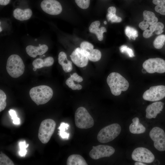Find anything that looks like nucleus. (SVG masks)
Returning a JSON list of instances; mask_svg holds the SVG:
<instances>
[{"mask_svg":"<svg viewBox=\"0 0 165 165\" xmlns=\"http://www.w3.org/2000/svg\"><path fill=\"white\" fill-rule=\"evenodd\" d=\"M156 24L151 25L149 28V30L146 29L144 30L143 35L145 38H148L152 35L153 33L155 32L156 29Z\"/></svg>","mask_w":165,"mask_h":165,"instance_id":"nucleus-32","label":"nucleus"},{"mask_svg":"<svg viewBox=\"0 0 165 165\" xmlns=\"http://www.w3.org/2000/svg\"><path fill=\"white\" fill-rule=\"evenodd\" d=\"M2 31V30L1 29V27H0V32H1Z\"/></svg>","mask_w":165,"mask_h":165,"instance_id":"nucleus-44","label":"nucleus"},{"mask_svg":"<svg viewBox=\"0 0 165 165\" xmlns=\"http://www.w3.org/2000/svg\"><path fill=\"white\" fill-rule=\"evenodd\" d=\"M165 97V86L162 85L151 87L143 95L144 100L151 101L160 100Z\"/></svg>","mask_w":165,"mask_h":165,"instance_id":"nucleus-9","label":"nucleus"},{"mask_svg":"<svg viewBox=\"0 0 165 165\" xmlns=\"http://www.w3.org/2000/svg\"><path fill=\"white\" fill-rule=\"evenodd\" d=\"M156 28L155 33L156 35H159L162 33L163 31V29L164 28L163 24L161 22H157L156 24Z\"/></svg>","mask_w":165,"mask_h":165,"instance_id":"nucleus-37","label":"nucleus"},{"mask_svg":"<svg viewBox=\"0 0 165 165\" xmlns=\"http://www.w3.org/2000/svg\"><path fill=\"white\" fill-rule=\"evenodd\" d=\"M73 63L77 66L82 68L86 66L88 59L84 51L81 48H76L70 55Z\"/></svg>","mask_w":165,"mask_h":165,"instance_id":"nucleus-13","label":"nucleus"},{"mask_svg":"<svg viewBox=\"0 0 165 165\" xmlns=\"http://www.w3.org/2000/svg\"><path fill=\"white\" fill-rule=\"evenodd\" d=\"M67 165H87L85 159L81 156L73 154L70 156L67 160Z\"/></svg>","mask_w":165,"mask_h":165,"instance_id":"nucleus-23","label":"nucleus"},{"mask_svg":"<svg viewBox=\"0 0 165 165\" xmlns=\"http://www.w3.org/2000/svg\"><path fill=\"white\" fill-rule=\"evenodd\" d=\"M131 157L134 161L145 163H151L155 159L153 154L149 150L144 147H140L135 149Z\"/></svg>","mask_w":165,"mask_h":165,"instance_id":"nucleus-10","label":"nucleus"},{"mask_svg":"<svg viewBox=\"0 0 165 165\" xmlns=\"http://www.w3.org/2000/svg\"><path fill=\"white\" fill-rule=\"evenodd\" d=\"M144 20L139 24L140 28L142 30H145L149 26L156 23L158 21V18L156 16L153 12L145 10L143 12Z\"/></svg>","mask_w":165,"mask_h":165,"instance_id":"nucleus-15","label":"nucleus"},{"mask_svg":"<svg viewBox=\"0 0 165 165\" xmlns=\"http://www.w3.org/2000/svg\"><path fill=\"white\" fill-rule=\"evenodd\" d=\"M6 69L11 77L17 78L24 73L25 65L19 55L13 54L8 59Z\"/></svg>","mask_w":165,"mask_h":165,"instance_id":"nucleus-3","label":"nucleus"},{"mask_svg":"<svg viewBox=\"0 0 165 165\" xmlns=\"http://www.w3.org/2000/svg\"><path fill=\"white\" fill-rule=\"evenodd\" d=\"M133 123L129 127L130 132L133 134H139L143 133L146 130L145 128L140 123L138 117H135L132 120Z\"/></svg>","mask_w":165,"mask_h":165,"instance_id":"nucleus-21","label":"nucleus"},{"mask_svg":"<svg viewBox=\"0 0 165 165\" xmlns=\"http://www.w3.org/2000/svg\"><path fill=\"white\" fill-rule=\"evenodd\" d=\"M37 69V68L34 67L33 68V70L34 71H35Z\"/></svg>","mask_w":165,"mask_h":165,"instance_id":"nucleus-42","label":"nucleus"},{"mask_svg":"<svg viewBox=\"0 0 165 165\" xmlns=\"http://www.w3.org/2000/svg\"><path fill=\"white\" fill-rule=\"evenodd\" d=\"M53 58L49 57L44 59L38 58L34 60L32 62L33 67L37 69L40 68L45 67H50L54 63Z\"/></svg>","mask_w":165,"mask_h":165,"instance_id":"nucleus-22","label":"nucleus"},{"mask_svg":"<svg viewBox=\"0 0 165 165\" xmlns=\"http://www.w3.org/2000/svg\"><path fill=\"white\" fill-rule=\"evenodd\" d=\"M115 152V149L112 147L105 145H99L93 146L92 149L90 152V156L94 160L109 157Z\"/></svg>","mask_w":165,"mask_h":165,"instance_id":"nucleus-11","label":"nucleus"},{"mask_svg":"<svg viewBox=\"0 0 165 165\" xmlns=\"http://www.w3.org/2000/svg\"><path fill=\"white\" fill-rule=\"evenodd\" d=\"M80 48L84 51L90 61L93 62L99 61L101 57V53L98 50L94 49L93 45L90 43L83 41L80 45Z\"/></svg>","mask_w":165,"mask_h":165,"instance_id":"nucleus-14","label":"nucleus"},{"mask_svg":"<svg viewBox=\"0 0 165 165\" xmlns=\"http://www.w3.org/2000/svg\"><path fill=\"white\" fill-rule=\"evenodd\" d=\"M56 126L55 121L51 119H46L42 122L38 130V137L42 143L46 144L49 141Z\"/></svg>","mask_w":165,"mask_h":165,"instance_id":"nucleus-6","label":"nucleus"},{"mask_svg":"<svg viewBox=\"0 0 165 165\" xmlns=\"http://www.w3.org/2000/svg\"><path fill=\"white\" fill-rule=\"evenodd\" d=\"M53 92L52 88L46 85H40L32 88L29 95L32 100L37 105L44 104L52 98Z\"/></svg>","mask_w":165,"mask_h":165,"instance_id":"nucleus-2","label":"nucleus"},{"mask_svg":"<svg viewBox=\"0 0 165 165\" xmlns=\"http://www.w3.org/2000/svg\"><path fill=\"white\" fill-rule=\"evenodd\" d=\"M10 0H0V4L1 5L5 6L9 4Z\"/></svg>","mask_w":165,"mask_h":165,"instance_id":"nucleus-40","label":"nucleus"},{"mask_svg":"<svg viewBox=\"0 0 165 165\" xmlns=\"http://www.w3.org/2000/svg\"><path fill=\"white\" fill-rule=\"evenodd\" d=\"M9 112L11 117L12 119L13 120V123L15 124H19L20 123V119L17 117L15 111L10 109L9 111Z\"/></svg>","mask_w":165,"mask_h":165,"instance_id":"nucleus-36","label":"nucleus"},{"mask_svg":"<svg viewBox=\"0 0 165 165\" xmlns=\"http://www.w3.org/2000/svg\"><path fill=\"white\" fill-rule=\"evenodd\" d=\"M36 40H37V39H36L35 40L36 41H37Z\"/></svg>","mask_w":165,"mask_h":165,"instance_id":"nucleus-46","label":"nucleus"},{"mask_svg":"<svg viewBox=\"0 0 165 165\" xmlns=\"http://www.w3.org/2000/svg\"><path fill=\"white\" fill-rule=\"evenodd\" d=\"M32 15V11L30 9H21L17 8L13 12L14 17L20 21L27 20L29 19Z\"/></svg>","mask_w":165,"mask_h":165,"instance_id":"nucleus-20","label":"nucleus"},{"mask_svg":"<svg viewBox=\"0 0 165 165\" xmlns=\"http://www.w3.org/2000/svg\"><path fill=\"white\" fill-rule=\"evenodd\" d=\"M66 84L72 90H80L82 88V86L79 84H75L74 81L70 77L67 79L65 82Z\"/></svg>","mask_w":165,"mask_h":165,"instance_id":"nucleus-29","label":"nucleus"},{"mask_svg":"<svg viewBox=\"0 0 165 165\" xmlns=\"http://www.w3.org/2000/svg\"><path fill=\"white\" fill-rule=\"evenodd\" d=\"M107 18L108 21H110L111 22H120L122 20V18L117 16L116 14H113L108 13L107 15Z\"/></svg>","mask_w":165,"mask_h":165,"instance_id":"nucleus-35","label":"nucleus"},{"mask_svg":"<svg viewBox=\"0 0 165 165\" xmlns=\"http://www.w3.org/2000/svg\"><path fill=\"white\" fill-rule=\"evenodd\" d=\"M19 145L20 150L19 151V154L21 156H24L27 152L26 148L28 146L29 144H26V142L24 141L20 142Z\"/></svg>","mask_w":165,"mask_h":165,"instance_id":"nucleus-31","label":"nucleus"},{"mask_svg":"<svg viewBox=\"0 0 165 165\" xmlns=\"http://www.w3.org/2000/svg\"><path fill=\"white\" fill-rule=\"evenodd\" d=\"M41 44H39V46H41Z\"/></svg>","mask_w":165,"mask_h":165,"instance_id":"nucleus-45","label":"nucleus"},{"mask_svg":"<svg viewBox=\"0 0 165 165\" xmlns=\"http://www.w3.org/2000/svg\"><path fill=\"white\" fill-rule=\"evenodd\" d=\"M135 165H146V164H144V163H142V162H136L134 163Z\"/></svg>","mask_w":165,"mask_h":165,"instance_id":"nucleus-41","label":"nucleus"},{"mask_svg":"<svg viewBox=\"0 0 165 165\" xmlns=\"http://www.w3.org/2000/svg\"><path fill=\"white\" fill-rule=\"evenodd\" d=\"M14 164L13 161L8 156L2 152H0V165H14Z\"/></svg>","mask_w":165,"mask_h":165,"instance_id":"nucleus-28","label":"nucleus"},{"mask_svg":"<svg viewBox=\"0 0 165 165\" xmlns=\"http://www.w3.org/2000/svg\"><path fill=\"white\" fill-rule=\"evenodd\" d=\"M40 5L44 12L50 15H57L62 11L61 4L56 0H43Z\"/></svg>","mask_w":165,"mask_h":165,"instance_id":"nucleus-12","label":"nucleus"},{"mask_svg":"<svg viewBox=\"0 0 165 165\" xmlns=\"http://www.w3.org/2000/svg\"><path fill=\"white\" fill-rule=\"evenodd\" d=\"M143 67L147 72L162 73L165 72V61L160 58H152L145 61Z\"/></svg>","mask_w":165,"mask_h":165,"instance_id":"nucleus-7","label":"nucleus"},{"mask_svg":"<svg viewBox=\"0 0 165 165\" xmlns=\"http://www.w3.org/2000/svg\"><path fill=\"white\" fill-rule=\"evenodd\" d=\"M69 127V125L67 123L64 122L61 123L58 129L59 130V135L62 138H68L69 134L65 132V131L68 129Z\"/></svg>","mask_w":165,"mask_h":165,"instance_id":"nucleus-26","label":"nucleus"},{"mask_svg":"<svg viewBox=\"0 0 165 165\" xmlns=\"http://www.w3.org/2000/svg\"><path fill=\"white\" fill-rule=\"evenodd\" d=\"M6 96L2 90H0V112H1L4 110L6 108Z\"/></svg>","mask_w":165,"mask_h":165,"instance_id":"nucleus-30","label":"nucleus"},{"mask_svg":"<svg viewBox=\"0 0 165 165\" xmlns=\"http://www.w3.org/2000/svg\"><path fill=\"white\" fill-rule=\"evenodd\" d=\"M120 125L116 123L108 125L102 128L98 134L97 138L99 142L106 143L114 139L121 131Z\"/></svg>","mask_w":165,"mask_h":165,"instance_id":"nucleus-4","label":"nucleus"},{"mask_svg":"<svg viewBox=\"0 0 165 165\" xmlns=\"http://www.w3.org/2000/svg\"><path fill=\"white\" fill-rule=\"evenodd\" d=\"M164 103L156 101L148 105L146 109V117L147 119L155 118L162 111Z\"/></svg>","mask_w":165,"mask_h":165,"instance_id":"nucleus-16","label":"nucleus"},{"mask_svg":"<svg viewBox=\"0 0 165 165\" xmlns=\"http://www.w3.org/2000/svg\"><path fill=\"white\" fill-rule=\"evenodd\" d=\"M104 24H107V22L106 21H105L104 22Z\"/></svg>","mask_w":165,"mask_h":165,"instance_id":"nucleus-43","label":"nucleus"},{"mask_svg":"<svg viewBox=\"0 0 165 165\" xmlns=\"http://www.w3.org/2000/svg\"><path fill=\"white\" fill-rule=\"evenodd\" d=\"M152 2L156 5L155 7L156 11L165 15V0H153Z\"/></svg>","mask_w":165,"mask_h":165,"instance_id":"nucleus-24","label":"nucleus"},{"mask_svg":"<svg viewBox=\"0 0 165 165\" xmlns=\"http://www.w3.org/2000/svg\"><path fill=\"white\" fill-rule=\"evenodd\" d=\"M125 33L130 39L131 38L133 40H135L138 36L137 31L134 28L129 26L126 27Z\"/></svg>","mask_w":165,"mask_h":165,"instance_id":"nucleus-27","label":"nucleus"},{"mask_svg":"<svg viewBox=\"0 0 165 165\" xmlns=\"http://www.w3.org/2000/svg\"><path fill=\"white\" fill-rule=\"evenodd\" d=\"M48 46L45 44L39 46L29 45L26 47V51L29 56L35 58L38 55H42L44 54L48 51Z\"/></svg>","mask_w":165,"mask_h":165,"instance_id":"nucleus-17","label":"nucleus"},{"mask_svg":"<svg viewBox=\"0 0 165 165\" xmlns=\"http://www.w3.org/2000/svg\"><path fill=\"white\" fill-rule=\"evenodd\" d=\"M165 43V35H162L157 36L154 40L153 44L156 49L162 48Z\"/></svg>","mask_w":165,"mask_h":165,"instance_id":"nucleus-25","label":"nucleus"},{"mask_svg":"<svg viewBox=\"0 0 165 165\" xmlns=\"http://www.w3.org/2000/svg\"><path fill=\"white\" fill-rule=\"evenodd\" d=\"M107 82L112 94L116 96L120 95L122 91L127 90L129 86L128 81L117 72L110 73L107 78Z\"/></svg>","mask_w":165,"mask_h":165,"instance_id":"nucleus-1","label":"nucleus"},{"mask_svg":"<svg viewBox=\"0 0 165 165\" xmlns=\"http://www.w3.org/2000/svg\"><path fill=\"white\" fill-rule=\"evenodd\" d=\"M149 135L157 150L165 151V133L163 130L158 127H154L150 131Z\"/></svg>","mask_w":165,"mask_h":165,"instance_id":"nucleus-8","label":"nucleus"},{"mask_svg":"<svg viewBox=\"0 0 165 165\" xmlns=\"http://www.w3.org/2000/svg\"><path fill=\"white\" fill-rule=\"evenodd\" d=\"M100 24L99 21H95L93 22L89 28L90 31L92 33L95 34L99 40L101 41L103 38V33L107 31L106 28L102 27L99 28Z\"/></svg>","mask_w":165,"mask_h":165,"instance_id":"nucleus-18","label":"nucleus"},{"mask_svg":"<svg viewBox=\"0 0 165 165\" xmlns=\"http://www.w3.org/2000/svg\"><path fill=\"white\" fill-rule=\"evenodd\" d=\"M75 121L76 126L82 129H87L93 126V119L86 108L81 107L78 108L75 114Z\"/></svg>","mask_w":165,"mask_h":165,"instance_id":"nucleus-5","label":"nucleus"},{"mask_svg":"<svg viewBox=\"0 0 165 165\" xmlns=\"http://www.w3.org/2000/svg\"><path fill=\"white\" fill-rule=\"evenodd\" d=\"M70 77L73 80L78 82H82L83 80L82 77L79 76L76 73H74L71 75Z\"/></svg>","mask_w":165,"mask_h":165,"instance_id":"nucleus-38","label":"nucleus"},{"mask_svg":"<svg viewBox=\"0 0 165 165\" xmlns=\"http://www.w3.org/2000/svg\"><path fill=\"white\" fill-rule=\"evenodd\" d=\"M108 13H111L113 14H116V8L113 6H111L108 8Z\"/></svg>","mask_w":165,"mask_h":165,"instance_id":"nucleus-39","label":"nucleus"},{"mask_svg":"<svg viewBox=\"0 0 165 165\" xmlns=\"http://www.w3.org/2000/svg\"><path fill=\"white\" fill-rule=\"evenodd\" d=\"M58 61L65 72H70L72 70V62L67 59V55L64 52H61L59 53L58 56Z\"/></svg>","mask_w":165,"mask_h":165,"instance_id":"nucleus-19","label":"nucleus"},{"mask_svg":"<svg viewBox=\"0 0 165 165\" xmlns=\"http://www.w3.org/2000/svg\"><path fill=\"white\" fill-rule=\"evenodd\" d=\"M119 50L122 53H127L130 57L134 56L133 50L126 45H123L121 46L119 48Z\"/></svg>","mask_w":165,"mask_h":165,"instance_id":"nucleus-34","label":"nucleus"},{"mask_svg":"<svg viewBox=\"0 0 165 165\" xmlns=\"http://www.w3.org/2000/svg\"><path fill=\"white\" fill-rule=\"evenodd\" d=\"M75 1L79 7L83 9L88 8L90 5V0H75Z\"/></svg>","mask_w":165,"mask_h":165,"instance_id":"nucleus-33","label":"nucleus"}]
</instances>
